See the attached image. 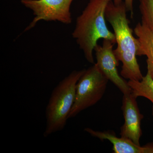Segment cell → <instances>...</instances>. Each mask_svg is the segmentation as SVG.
<instances>
[{
	"label": "cell",
	"mask_w": 153,
	"mask_h": 153,
	"mask_svg": "<svg viewBox=\"0 0 153 153\" xmlns=\"http://www.w3.org/2000/svg\"><path fill=\"white\" fill-rule=\"evenodd\" d=\"M127 11L124 2L115 4L110 0L105 10V19L114 32L117 44L114 54L123 64L121 76L128 80L140 81L143 76L137 59V40L129 25Z\"/></svg>",
	"instance_id": "obj_1"
},
{
	"label": "cell",
	"mask_w": 153,
	"mask_h": 153,
	"mask_svg": "<svg viewBox=\"0 0 153 153\" xmlns=\"http://www.w3.org/2000/svg\"><path fill=\"white\" fill-rule=\"evenodd\" d=\"M110 0H89L81 15L76 19L72 33L86 60L94 64L93 52L100 39L116 43L114 33L111 32L105 22V10Z\"/></svg>",
	"instance_id": "obj_2"
},
{
	"label": "cell",
	"mask_w": 153,
	"mask_h": 153,
	"mask_svg": "<svg viewBox=\"0 0 153 153\" xmlns=\"http://www.w3.org/2000/svg\"><path fill=\"white\" fill-rule=\"evenodd\" d=\"M85 70L72 71L52 91L45 111V137L63 130L66 126L75 100L76 84Z\"/></svg>",
	"instance_id": "obj_3"
},
{
	"label": "cell",
	"mask_w": 153,
	"mask_h": 153,
	"mask_svg": "<svg viewBox=\"0 0 153 153\" xmlns=\"http://www.w3.org/2000/svg\"><path fill=\"white\" fill-rule=\"evenodd\" d=\"M108 81L95 63L85 69L76 84L75 100L68 119L98 102L104 95Z\"/></svg>",
	"instance_id": "obj_4"
},
{
	"label": "cell",
	"mask_w": 153,
	"mask_h": 153,
	"mask_svg": "<svg viewBox=\"0 0 153 153\" xmlns=\"http://www.w3.org/2000/svg\"><path fill=\"white\" fill-rule=\"evenodd\" d=\"M73 0H22V4L33 11L35 17L25 31L32 29L41 20L71 24L70 7Z\"/></svg>",
	"instance_id": "obj_5"
},
{
	"label": "cell",
	"mask_w": 153,
	"mask_h": 153,
	"mask_svg": "<svg viewBox=\"0 0 153 153\" xmlns=\"http://www.w3.org/2000/svg\"><path fill=\"white\" fill-rule=\"evenodd\" d=\"M114 44L111 41L103 39L102 46L97 44L94 48L97 63L100 70L104 76L111 81L123 94L131 93V88L128 82L119 74L117 60L113 50Z\"/></svg>",
	"instance_id": "obj_6"
},
{
	"label": "cell",
	"mask_w": 153,
	"mask_h": 153,
	"mask_svg": "<svg viewBox=\"0 0 153 153\" xmlns=\"http://www.w3.org/2000/svg\"><path fill=\"white\" fill-rule=\"evenodd\" d=\"M136 100L131 93L123 94L122 110L124 123L121 127L120 135L140 145V140L142 135L141 125L143 115L140 112Z\"/></svg>",
	"instance_id": "obj_7"
},
{
	"label": "cell",
	"mask_w": 153,
	"mask_h": 153,
	"mask_svg": "<svg viewBox=\"0 0 153 153\" xmlns=\"http://www.w3.org/2000/svg\"><path fill=\"white\" fill-rule=\"evenodd\" d=\"M137 37V56L147 57L148 72L153 79V32L142 23H138L134 29Z\"/></svg>",
	"instance_id": "obj_8"
},
{
	"label": "cell",
	"mask_w": 153,
	"mask_h": 153,
	"mask_svg": "<svg viewBox=\"0 0 153 153\" xmlns=\"http://www.w3.org/2000/svg\"><path fill=\"white\" fill-rule=\"evenodd\" d=\"M128 85L131 90V93L135 97H142L150 100L152 103V114L153 116V79L148 71L142 79L140 81L128 80Z\"/></svg>",
	"instance_id": "obj_9"
},
{
	"label": "cell",
	"mask_w": 153,
	"mask_h": 153,
	"mask_svg": "<svg viewBox=\"0 0 153 153\" xmlns=\"http://www.w3.org/2000/svg\"><path fill=\"white\" fill-rule=\"evenodd\" d=\"M142 22L153 32V0H140Z\"/></svg>",
	"instance_id": "obj_10"
},
{
	"label": "cell",
	"mask_w": 153,
	"mask_h": 153,
	"mask_svg": "<svg viewBox=\"0 0 153 153\" xmlns=\"http://www.w3.org/2000/svg\"><path fill=\"white\" fill-rule=\"evenodd\" d=\"M123 0H113V2L115 4H119L123 2ZM133 1L134 0H124L125 4L128 11L131 13V16L133 15Z\"/></svg>",
	"instance_id": "obj_11"
}]
</instances>
